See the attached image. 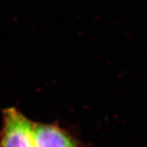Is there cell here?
Instances as JSON below:
<instances>
[{
    "label": "cell",
    "instance_id": "obj_1",
    "mask_svg": "<svg viewBox=\"0 0 147 147\" xmlns=\"http://www.w3.org/2000/svg\"><path fill=\"white\" fill-rule=\"evenodd\" d=\"M31 123L32 121L15 107L3 110L0 147H35Z\"/></svg>",
    "mask_w": 147,
    "mask_h": 147
},
{
    "label": "cell",
    "instance_id": "obj_2",
    "mask_svg": "<svg viewBox=\"0 0 147 147\" xmlns=\"http://www.w3.org/2000/svg\"><path fill=\"white\" fill-rule=\"evenodd\" d=\"M31 135L35 147H84L72 133L56 123L32 121Z\"/></svg>",
    "mask_w": 147,
    "mask_h": 147
}]
</instances>
